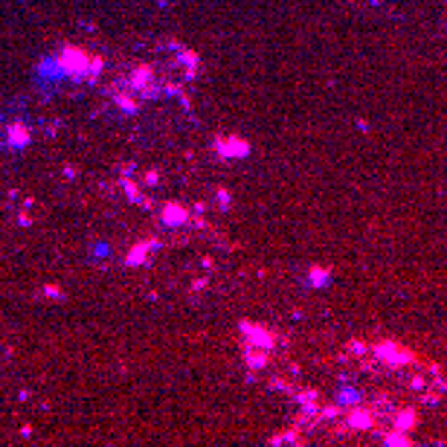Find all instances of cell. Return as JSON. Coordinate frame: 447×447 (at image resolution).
I'll use <instances>...</instances> for the list:
<instances>
[{"instance_id":"6da1fadb","label":"cell","mask_w":447,"mask_h":447,"mask_svg":"<svg viewBox=\"0 0 447 447\" xmlns=\"http://www.w3.org/2000/svg\"><path fill=\"white\" fill-rule=\"evenodd\" d=\"M404 386L424 404H433L444 395V374L436 366H418L407 363L404 366Z\"/></svg>"},{"instance_id":"7a4b0ae2","label":"cell","mask_w":447,"mask_h":447,"mask_svg":"<svg viewBox=\"0 0 447 447\" xmlns=\"http://www.w3.org/2000/svg\"><path fill=\"white\" fill-rule=\"evenodd\" d=\"M221 154H232V151H239V154H247V143H241V139H229V143H218Z\"/></svg>"}]
</instances>
